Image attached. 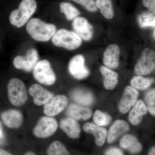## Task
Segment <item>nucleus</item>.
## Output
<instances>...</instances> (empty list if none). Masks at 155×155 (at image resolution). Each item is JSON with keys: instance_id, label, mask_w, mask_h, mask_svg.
Returning <instances> with one entry per match:
<instances>
[{"instance_id": "aec40b11", "label": "nucleus", "mask_w": 155, "mask_h": 155, "mask_svg": "<svg viewBox=\"0 0 155 155\" xmlns=\"http://www.w3.org/2000/svg\"><path fill=\"white\" fill-rule=\"evenodd\" d=\"M147 106L143 101H138L134 105L129 115V119L132 125H138L142 120L143 116L147 113Z\"/></svg>"}, {"instance_id": "cd10ccee", "label": "nucleus", "mask_w": 155, "mask_h": 155, "mask_svg": "<svg viewBox=\"0 0 155 155\" xmlns=\"http://www.w3.org/2000/svg\"><path fill=\"white\" fill-rule=\"evenodd\" d=\"M138 22L141 28L155 27V15L151 12H144L139 16Z\"/></svg>"}, {"instance_id": "bb28decb", "label": "nucleus", "mask_w": 155, "mask_h": 155, "mask_svg": "<svg viewBox=\"0 0 155 155\" xmlns=\"http://www.w3.org/2000/svg\"><path fill=\"white\" fill-rule=\"evenodd\" d=\"M153 80L150 78H145L141 76H136L131 79V87L135 89L144 90L150 87Z\"/></svg>"}, {"instance_id": "f704fd0d", "label": "nucleus", "mask_w": 155, "mask_h": 155, "mask_svg": "<svg viewBox=\"0 0 155 155\" xmlns=\"http://www.w3.org/2000/svg\"><path fill=\"white\" fill-rule=\"evenodd\" d=\"M4 136V133H3V129L2 124L0 121V138H2Z\"/></svg>"}, {"instance_id": "c85d7f7f", "label": "nucleus", "mask_w": 155, "mask_h": 155, "mask_svg": "<svg viewBox=\"0 0 155 155\" xmlns=\"http://www.w3.org/2000/svg\"><path fill=\"white\" fill-rule=\"evenodd\" d=\"M145 101L148 111L152 115L155 116V88L147 92L145 96Z\"/></svg>"}, {"instance_id": "ddd939ff", "label": "nucleus", "mask_w": 155, "mask_h": 155, "mask_svg": "<svg viewBox=\"0 0 155 155\" xmlns=\"http://www.w3.org/2000/svg\"><path fill=\"white\" fill-rule=\"evenodd\" d=\"M138 91L132 87L125 88L119 105V110L122 114H125L135 104L138 96Z\"/></svg>"}, {"instance_id": "e433bc0d", "label": "nucleus", "mask_w": 155, "mask_h": 155, "mask_svg": "<svg viewBox=\"0 0 155 155\" xmlns=\"http://www.w3.org/2000/svg\"><path fill=\"white\" fill-rule=\"evenodd\" d=\"M24 155H36L35 153L33 152L29 151L27 152L24 154Z\"/></svg>"}, {"instance_id": "473e14b6", "label": "nucleus", "mask_w": 155, "mask_h": 155, "mask_svg": "<svg viewBox=\"0 0 155 155\" xmlns=\"http://www.w3.org/2000/svg\"><path fill=\"white\" fill-rule=\"evenodd\" d=\"M105 155H123L122 150L117 147L109 149L105 153Z\"/></svg>"}, {"instance_id": "20e7f679", "label": "nucleus", "mask_w": 155, "mask_h": 155, "mask_svg": "<svg viewBox=\"0 0 155 155\" xmlns=\"http://www.w3.org/2000/svg\"><path fill=\"white\" fill-rule=\"evenodd\" d=\"M8 96L10 102L15 106H22L27 101V91L24 83L18 78H12L8 84Z\"/></svg>"}, {"instance_id": "6e6552de", "label": "nucleus", "mask_w": 155, "mask_h": 155, "mask_svg": "<svg viewBox=\"0 0 155 155\" xmlns=\"http://www.w3.org/2000/svg\"><path fill=\"white\" fill-rule=\"evenodd\" d=\"M38 60L37 51L35 49L31 48L27 51L25 56H18L14 58L13 64L17 69L29 72L33 70Z\"/></svg>"}, {"instance_id": "2f4dec72", "label": "nucleus", "mask_w": 155, "mask_h": 155, "mask_svg": "<svg viewBox=\"0 0 155 155\" xmlns=\"http://www.w3.org/2000/svg\"><path fill=\"white\" fill-rule=\"evenodd\" d=\"M142 2L144 7L155 15V0H143Z\"/></svg>"}, {"instance_id": "72a5a7b5", "label": "nucleus", "mask_w": 155, "mask_h": 155, "mask_svg": "<svg viewBox=\"0 0 155 155\" xmlns=\"http://www.w3.org/2000/svg\"><path fill=\"white\" fill-rule=\"evenodd\" d=\"M0 155H14L5 150L0 149Z\"/></svg>"}, {"instance_id": "39448f33", "label": "nucleus", "mask_w": 155, "mask_h": 155, "mask_svg": "<svg viewBox=\"0 0 155 155\" xmlns=\"http://www.w3.org/2000/svg\"><path fill=\"white\" fill-rule=\"evenodd\" d=\"M33 70L34 77L39 83L51 85L55 82V74L51 64L47 60L38 61Z\"/></svg>"}, {"instance_id": "9d476101", "label": "nucleus", "mask_w": 155, "mask_h": 155, "mask_svg": "<svg viewBox=\"0 0 155 155\" xmlns=\"http://www.w3.org/2000/svg\"><path fill=\"white\" fill-rule=\"evenodd\" d=\"M84 63L85 59L82 55H77L71 59L69 64V70L73 77L77 79H83L89 75V71Z\"/></svg>"}, {"instance_id": "0eeeda50", "label": "nucleus", "mask_w": 155, "mask_h": 155, "mask_svg": "<svg viewBox=\"0 0 155 155\" xmlns=\"http://www.w3.org/2000/svg\"><path fill=\"white\" fill-rule=\"evenodd\" d=\"M155 58V53L151 49L147 48L143 50L141 57L136 64L134 71L139 75H147L153 72L155 67L153 60Z\"/></svg>"}, {"instance_id": "7c9ffc66", "label": "nucleus", "mask_w": 155, "mask_h": 155, "mask_svg": "<svg viewBox=\"0 0 155 155\" xmlns=\"http://www.w3.org/2000/svg\"><path fill=\"white\" fill-rule=\"evenodd\" d=\"M75 2L83 6L87 11L95 12L97 11L96 3L94 0H73Z\"/></svg>"}, {"instance_id": "c756f323", "label": "nucleus", "mask_w": 155, "mask_h": 155, "mask_svg": "<svg viewBox=\"0 0 155 155\" xmlns=\"http://www.w3.org/2000/svg\"><path fill=\"white\" fill-rule=\"evenodd\" d=\"M93 120L94 123L98 126H106L110 124L111 118L108 114L97 110L96 111L94 115Z\"/></svg>"}, {"instance_id": "2eb2a0df", "label": "nucleus", "mask_w": 155, "mask_h": 155, "mask_svg": "<svg viewBox=\"0 0 155 155\" xmlns=\"http://www.w3.org/2000/svg\"><path fill=\"white\" fill-rule=\"evenodd\" d=\"M1 117L5 125L12 129L19 128L23 122L22 114L17 110H10L3 112Z\"/></svg>"}, {"instance_id": "6ab92c4d", "label": "nucleus", "mask_w": 155, "mask_h": 155, "mask_svg": "<svg viewBox=\"0 0 155 155\" xmlns=\"http://www.w3.org/2000/svg\"><path fill=\"white\" fill-rule=\"evenodd\" d=\"M129 126L124 120H116L112 125L107 134V142L111 143L114 142L120 135L128 131Z\"/></svg>"}, {"instance_id": "7ed1b4c3", "label": "nucleus", "mask_w": 155, "mask_h": 155, "mask_svg": "<svg viewBox=\"0 0 155 155\" xmlns=\"http://www.w3.org/2000/svg\"><path fill=\"white\" fill-rule=\"evenodd\" d=\"M52 41L56 46L69 50L76 49L82 43V40L75 32L65 29H61L56 31Z\"/></svg>"}, {"instance_id": "4468645a", "label": "nucleus", "mask_w": 155, "mask_h": 155, "mask_svg": "<svg viewBox=\"0 0 155 155\" xmlns=\"http://www.w3.org/2000/svg\"><path fill=\"white\" fill-rule=\"evenodd\" d=\"M120 50L118 45H110L106 48L103 56V63L107 68L114 69L119 65Z\"/></svg>"}, {"instance_id": "dca6fc26", "label": "nucleus", "mask_w": 155, "mask_h": 155, "mask_svg": "<svg viewBox=\"0 0 155 155\" xmlns=\"http://www.w3.org/2000/svg\"><path fill=\"white\" fill-rule=\"evenodd\" d=\"M60 127L70 138L76 139L79 137L80 125L75 119L70 117L62 119Z\"/></svg>"}, {"instance_id": "58836bf2", "label": "nucleus", "mask_w": 155, "mask_h": 155, "mask_svg": "<svg viewBox=\"0 0 155 155\" xmlns=\"http://www.w3.org/2000/svg\"></svg>"}, {"instance_id": "a878e982", "label": "nucleus", "mask_w": 155, "mask_h": 155, "mask_svg": "<svg viewBox=\"0 0 155 155\" xmlns=\"http://www.w3.org/2000/svg\"><path fill=\"white\" fill-rule=\"evenodd\" d=\"M47 155H71L63 143L58 140L53 142L47 150Z\"/></svg>"}, {"instance_id": "b1692460", "label": "nucleus", "mask_w": 155, "mask_h": 155, "mask_svg": "<svg viewBox=\"0 0 155 155\" xmlns=\"http://www.w3.org/2000/svg\"><path fill=\"white\" fill-rule=\"evenodd\" d=\"M96 3L97 8L105 18L108 19H113L114 13L111 0H96Z\"/></svg>"}, {"instance_id": "f257e3e1", "label": "nucleus", "mask_w": 155, "mask_h": 155, "mask_svg": "<svg viewBox=\"0 0 155 155\" xmlns=\"http://www.w3.org/2000/svg\"><path fill=\"white\" fill-rule=\"evenodd\" d=\"M26 29L32 38L41 42L49 41L57 30L54 24L45 23L38 18L30 19L27 23Z\"/></svg>"}, {"instance_id": "1a4fd4ad", "label": "nucleus", "mask_w": 155, "mask_h": 155, "mask_svg": "<svg viewBox=\"0 0 155 155\" xmlns=\"http://www.w3.org/2000/svg\"><path fill=\"white\" fill-rule=\"evenodd\" d=\"M68 100L64 95L53 97L44 107V113L47 116H55L62 112L68 105Z\"/></svg>"}, {"instance_id": "a211bd4d", "label": "nucleus", "mask_w": 155, "mask_h": 155, "mask_svg": "<svg viewBox=\"0 0 155 155\" xmlns=\"http://www.w3.org/2000/svg\"><path fill=\"white\" fill-rule=\"evenodd\" d=\"M67 114L69 117L75 120H86L91 117L92 111L89 108L72 104L67 108Z\"/></svg>"}, {"instance_id": "5701e85b", "label": "nucleus", "mask_w": 155, "mask_h": 155, "mask_svg": "<svg viewBox=\"0 0 155 155\" xmlns=\"http://www.w3.org/2000/svg\"><path fill=\"white\" fill-rule=\"evenodd\" d=\"M71 97L75 101L81 105L90 106L93 102L94 97L92 94L84 90L78 89L73 91L71 92Z\"/></svg>"}, {"instance_id": "412c9836", "label": "nucleus", "mask_w": 155, "mask_h": 155, "mask_svg": "<svg viewBox=\"0 0 155 155\" xmlns=\"http://www.w3.org/2000/svg\"><path fill=\"white\" fill-rule=\"evenodd\" d=\"M122 148L128 150L132 153L136 154L142 150V145L135 137L127 134L123 136L119 143Z\"/></svg>"}, {"instance_id": "4c0bfd02", "label": "nucleus", "mask_w": 155, "mask_h": 155, "mask_svg": "<svg viewBox=\"0 0 155 155\" xmlns=\"http://www.w3.org/2000/svg\"><path fill=\"white\" fill-rule=\"evenodd\" d=\"M153 36H154V38L155 39V29L154 31Z\"/></svg>"}, {"instance_id": "f8f14e48", "label": "nucleus", "mask_w": 155, "mask_h": 155, "mask_svg": "<svg viewBox=\"0 0 155 155\" xmlns=\"http://www.w3.org/2000/svg\"><path fill=\"white\" fill-rule=\"evenodd\" d=\"M28 91L33 97L34 103L38 106L45 105L54 97L52 93L37 84L31 85Z\"/></svg>"}, {"instance_id": "c9c22d12", "label": "nucleus", "mask_w": 155, "mask_h": 155, "mask_svg": "<svg viewBox=\"0 0 155 155\" xmlns=\"http://www.w3.org/2000/svg\"><path fill=\"white\" fill-rule=\"evenodd\" d=\"M148 155H155V146L153 147L149 152Z\"/></svg>"}, {"instance_id": "4be33fe9", "label": "nucleus", "mask_w": 155, "mask_h": 155, "mask_svg": "<svg viewBox=\"0 0 155 155\" xmlns=\"http://www.w3.org/2000/svg\"><path fill=\"white\" fill-rule=\"evenodd\" d=\"M100 71L103 76L105 88L107 90L114 89L118 83V74L112 69L104 66L101 67Z\"/></svg>"}, {"instance_id": "f03ea898", "label": "nucleus", "mask_w": 155, "mask_h": 155, "mask_svg": "<svg viewBox=\"0 0 155 155\" xmlns=\"http://www.w3.org/2000/svg\"><path fill=\"white\" fill-rule=\"evenodd\" d=\"M37 5L35 0H22L18 8L11 12L9 20L12 25L20 28L25 25L36 11Z\"/></svg>"}, {"instance_id": "f3484780", "label": "nucleus", "mask_w": 155, "mask_h": 155, "mask_svg": "<svg viewBox=\"0 0 155 155\" xmlns=\"http://www.w3.org/2000/svg\"><path fill=\"white\" fill-rule=\"evenodd\" d=\"M85 132L94 136L95 143L99 147L102 146L105 142L107 132L105 128L94 125L93 123H87L83 126Z\"/></svg>"}, {"instance_id": "393cba45", "label": "nucleus", "mask_w": 155, "mask_h": 155, "mask_svg": "<svg viewBox=\"0 0 155 155\" xmlns=\"http://www.w3.org/2000/svg\"><path fill=\"white\" fill-rule=\"evenodd\" d=\"M60 9L61 13L66 16L67 20H72L78 17L80 12L70 3L61 2L60 4Z\"/></svg>"}, {"instance_id": "9b49d317", "label": "nucleus", "mask_w": 155, "mask_h": 155, "mask_svg": "<svg viewBox=\"0 0 155 155\" xmlns=\"http://www.w3.org/2000/svg\"><path fill=\"white\" fill-rule=\"evenodd\" d=\"M72 25L74 32L81 38L85 41H89L92 38L93 27L86 18L83 17H76L73 19Z\"/></svg>"}, {"instance_id": "423d86ee", "label": "nucleus", "mask_w": 155, "mask_h": 155, "mask_svg": "<svg viewBox=\"0 0 155 155\" xmlns=\"http://www.w3.org/2000/svg\"><path fill=\"white\" fill-rule=\"evenodd\" d=\"M58 123L54 118L51 116L41 117L34 128V134L38 138H45L50 137L56 132Z\"/></svg>"}]
</instances>
